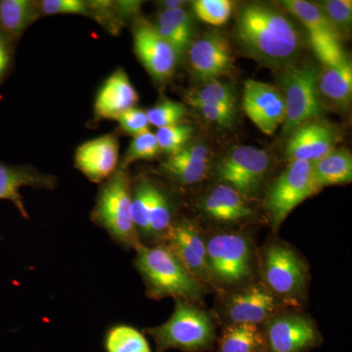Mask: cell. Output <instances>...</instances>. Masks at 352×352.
<instances>
[{"mask_svg": "<svg viewBox=\"0 0 352 352\" xmlns=\"http://www.w3.org/2000/svg\"><path fill=\"white\" fill-rule=\"evenodd\" d=\"M263 284L286 307H295L307 296V264L289 245L275 241L263 249L261 254Z\"/></svg>", "mask_w": 352, "mask_h": 352, "instance_id": "6", "label": "cell"}, {"mask_svg": "<svg viewBox=\"0 0 352 352\" xmlns=\"http://www.w3.org/2000/svg\"><path fill=\"white\" fill-rule=\"evenodd\" d=\"M28 186L52 189L56 186V179L28 166L0 163V200L11 201L24 219H29V214L20 192Z\"/></svg>", "mask_w": 352, "mask_h": 352, "instance_id": "19", "label": "cell"}, {"mask_svg": "<svg viewBox=\"0 0 352 352\" xmlns=\"http://www.w3.org/2000/svg\"><path fill=\"white\" fill-rule=\"evenodd\" d=\"M280 6L305 25L321 65L333 63L346 56L342 47V36L316 4L305 0H283Z\"/></svg>", "mask_w": 352, "mask_h": 352, "instance_id": "11", "label": "cell"}, {"mask_svg": "<svg viewBox=\"0 0 352 352\" xmlns=\"http://www.w3.org/2000/svg\"><path fill=\"white\" fill-rule=\"evenodd\" d=\"M337 131L330 124L319 120L298 127L288 138L285 155L289 162L315 163L336 149Z\"/></svg>", "mask_w": 352, "mask_h": 352, "instance_id": "17", "label": "cell"}, {"mask_svg": "<svg viewBox=\"0 0 352 352\" xmlns=\"http://www.w3.org/2000/svg\"><path fill=\"white\" fill-rule=\"evenodd\" d=\"M34 19V6L28 0H0V27L11 34L24 32Z\"/></svg>", "mask_w": 352, "mask_h": 352, "instance_id": "27", "label": "cell"}, {"mask_svg": "<svg viewBox=\"0 0 352 352\" xmlns=\"http://www.w3.org/2000/svg\"><path fill=\"white\" fill-rule=\"evenodd\" d=\"M263 325L267 352H308L323 342L316 323L302 312L281 311Z\"/></svg>", "mask_w": 352, "mask_h": 352, "instance_id": "9", "label": "cell"}, {"mask_svg": "<svg viewBox=\"0 0 352 352\" xmlns=\"http://www.w3.org/2000/svg\"><path fill=\"white\" fill-rule=\"evenodd\" d=\"M9 62H10V55H9L8 47L6 41L0 36V78L6 75Z\"/></svg>", "mask_w": 352, "mask_h": 352, "instance_id": "41", "label": "cell"}, {"mask_svg": "<svg viewBox=\"0 0 352 352\" xmlns=\"http://www.w3.org/2000/svg\"><path fill=\"white\" fill-rule=\"evenodd\" d=\"M318 85L322 99H327L340 109L349 107L352 94V65L347 54L339 61L322 65L319 69Z\"/></svg>", "mask_w": 352, "mask_h": 352, "instance_id": "22", "label": "cell"}, {"mask_svg": "<svg viewBox=\"0 0 352 352\" xmlns=\"http://www.w3.org/2000/svg\"><path fill=\"white\" fill-rule=\"evenodd\" d=\"M317 193L312 180V163L289 162L266 192L265 208L272 228L277 230L292 210Z\"/></svg>", "mask_w": 352, "mask_h": 352, "instance_id": "8", "label": "cell"}, {"mask_svg": "<svg viewBox=\"0 0 352 352\" xmlns=\"http://www.w3.org/2000/svg\"><path fill=\"white\" fill-rule=\"evenodd\" d=\"M312 180L317 191L324 187L349 184L352 182V157L344 149H333L312 163Z\"/></svg>", "mask_w": 352, "mask_h": 352, "instance_id": "23", "label": "cell"}, {"mask_svg": "<svg viewBox=\"0 0 352 352\" xmlns=\"http://www.w3.org/2000/svg\"><path fill=\"white\" fill-rule=\"evenodd\" d=\"M286 305L263 283H252L231 292L224 310L230 324L263 325Z\"/></svg>", "mask_w": 352, "mask_h": 352, "instance_id": "12", "label": "cell"}, {"mask_svg": "<svg viewBox=\"0 0 352 352\" xmlns=\"http://www.w3.org/2000/svg\"><path fill=\"white\" fill-rule=\"evenodd\" d=\"M153 338L156 352L176 349L182 352L212 351L217 335L214 319L197 303L175 300V309L168 321L157 327L144 329Z\"/></svg>", "mask_w": 352, "mask_h": 352, "instance_id": "3", "label": "cell"}, {"mask_svg": "<svg viewBox=\"0 0 352 352\" xmlns=\"http://www.w3.org/2000/svg\"><path fill=\"white\" fill-rule=\"evenodd\" d=\"M41 12L44 15L55 14H78L88 15L85 2L80 0H43L41 2Z\"/></svg>", "mask_w": 352, "mask_h": 352, "instance_id": "38", "label": "cell"}, {"mask_svg": "<svg viewBox=\"0 0 352 352\" xmlns=\"http://www.w3.org/2000/svg\"><path fill=\"white\" fill-rule=\"evenodd\" d=\"M135 251L134 265L150 298H173L197 305L204 302L208 287L200 283L166 245L141 243Z\"/></svg>", "mask_w": 352, "mask_h": 352, "instance_id": "2", "label": "cell"}, {"mask_svg": "<svg viewBox=\"0 0 352 352\" xmlns=\"http://www.w3.org/2000/svg\"><path fill=\"white\" fill-rule=\"evenodd\" d=\"M157 27L166 28L177 32L183 38L191 41L194 36V22L188 11L184 8L180 9H164L157 15Z\"/></svg>", "mask_w": 352, "mask_h": 352, "instance_id": "36", "label": "cell"}, {"mask_svg": "<svg viewBox=\"0 0 352 352\" xmlns=\"http://www.w3.org/2000/svg\"><path fill=\"white\" fill-rule=\"evenodd\" d=\"M170 201L163 191L155 186L149 214V236L153 240H163L173 224Z\"/></svg>", "mask_w": 352, "mask_h": 352, "instance_id": "30", "label": "cell"}, {"mask_svg": "<svg viewBox=\"0 0 352 352\" xmlns=\"http://www.w3.org/2000/svg\"><path fill=\"white\" fill-rule=\"evenodd\" d=\"M193 10L199 19L212 25L226 24L233 11V3L229 0H197Z\"/></svg>", "mask_w": 352, "mask_h": 352, "instance_id": "32", "label": "cell"}, {"mask_svg": "<svg viewBox=\"0 0 352 352\" xmlns=\"http://www.w3.org/2000/svg\"><path fill=\"white\" fill-rule=\"evenodd\" d=\"M161 170L173 182L182 185H193L203 182L210 171V164L197 163L190 160L170 155L162 164Z\"/></svg>", "mask_w": 352, "mask_h": 352, "instance_id": "26", "label": "cell"}, {"mask_svg": "<svg viewBox=\"0 0 352 352\" xmlns=\"http://www.w3.org/2000/svg\"><path fill=\"white\" fill-rule=\"evenodd\" d=\"M160 153L161 149L157 145L155 133L150 131L142 132L134 136L120 168L126 170V166L133 162L155 159L159 156Z\"/></svg>", "mask_w": 352, "mask_h": 352, "instance_id": "33", "label": "cell"}, {"mask_svg": "<svg viewBox=\"0 0 352 352\" xmlns=\"http://www.w3.org/2000/svg\"><path fill=\"white\" fill-rule=\"evenodd\" d=\"M329 22L337 30L340 36L351 32L352 23L351 0H326L316 3Z\"/></svg>", "mask_w": 352, "mask_h": 352, "instance_id": "31", "label": "cell"}, {"mask_svg": "<svg viewBox=\"0 0 352 352\" xmlns=\"http://www.w3.org/2000/svg\"><path fill=\"white\" fill-rule=\"evenodd\" d=\"M163 242L200 283L212 288L206 239L193 222L185 219L173 222Z\"/></svg>", "mask_w": 352, "mask_h": 352, "instance_id": "13", "label": "cell"}, {"mask_svg": "<svg viewBox=\"0 0 352 352\" xmlns=\"http://www.w3.org/2000/svg\"><path fill=\"white\" fill-rule=\"evenodd\" d=\"M319 69L311 63L296 62L282 69L278 76L286 103V119L282 124V134L286 138L323 115L325 109L319 91Z\"/></svg>", "mask_w": 352, "mask_h": 352, "instance_id": "4", "label": "cell"}, {"mask_svg": "<svg viewBox=\"0 0 352 352\" xmlns=\"http://www.w3.org/2000/svg\"><path fill=\"white\" fill-rule=\"evenodd\" d=\"M186 2L182 1V0H166V1L163 2V6L164 9H180L183 8V6H185Z\"/></svg>", "mask_w": 352, "mask_h": 352, "instance_id": "42", "label": "cell"}, {"mask_svg": "<svg viewBox=\"0 0 352 352\" xmlns=\"http://www.w3.org/2000/svg\"><path fill=\"white\" fill-rule=\"evenodd\" d=\"M193 127L187 124H175V126L157 129L156 133L157 142L161 151L173 155L182 149L191 138Z\"/></svg>", "mask_w": 352, "mask_h": 352, "instance_id": "34", "label": "cell"}, {"mask_svg": "<svg viewBox=\"0 0 352 352\" xmlns=\"http://www.w3.org/2000/svg\"><path fill=\"white\" fill-rule=\"evenodd\" d=\"M119 122L122 131L136 136L146 131H149V120L144 111L135 107L129 109L120 113L115 119Z\"/></svg>", "mask_w": 352, "mask_h": 352, "instance_id": "37", "label": "cell"}, {"mask_svg": "<svg viewBox=\"0 0 352 352\" xmlns=\"http://www.w3.org/2000/svg\"><path fill=\"white\" fill-rule=\"evenodd\" d=\"M203 210L210 219L226 223L245 221L254 214L247 199L224 183L212 188L204 199Z\"/></svg>", "mask_w": 352, "mask_h": 352, "instance_id": "21", "label": "cell"}, {"mask_svg": "<svg viewBox=\"0 0 352 352\" xmlns=\"http://www.w3.org/2000/svg\"><path fill=\"white\" fill-rule=\"evenodd\" d=\"M175 156L197 162V163H208L210 162V151L205 145H186L180 151L175 153Z\"/></svg>", "mask_w": 352, "mask_h": 352, "instance_id": "40", "label": "cell"}, {"mask_svg": "<svg viewBox=\"0 0 352 352\" xmlns=\"http://www.w3.org/2000/svg\"><path fill=\"white\" fill-rule=\"evenodd\" d=\"M138 94L129 76L118 69L106 80L95 100V113L104 119H115L120 113L133 108Z\"/></svg>", "mask_w": 352, "mask_h": 352, "instance_id": "20", "label": "cell"}, {"mask_svg": "<svg viewBox=\"0 0 352 352\" xmlns=\"http://www.w3.org/2000/svg\"><path fill=\"white\" fill-rule=\"evenodd\" d=\"M208 272L212 288L235 291L249 283L254 274L251 241L239 233H219L206 240Z\"/></svg>", "mask_w": 352, "mask_h": 352, "instance_id": "5", "label": "cell"}, {"mask_svg": "<svg viewBox=\"0 0 352 352\" xmlns=\"http://www.w3.org/2000/svg\"><path fill=\"white\" fill-rule=\"evenodd\" d=\"M188 56L194 75L206 82L228 75L233 69L230 44L219 32H210L194 41L190 45Z\"/></svg>", "mask_w": 352, "mask_h": 352, "instance_id": "16", "label": "cell"}, {"mask_svg": "<svg viewBox=\"0 0 352 352\" xmlns=\"http://www.w3.org/2000/svg\"><path fill=\"white\" fill-rule=\"evenodd\" d=\"M155 185L142 179L131 192V219L139 238L149 236V214Z\"/></svg>", "mask_w": 352, "mask_h": 352, "instance_id": "28", "label": "cell"}, {"mask_svg": "<svg viewBox=\"0 0 352 352\" xmlns=\"http://www.w3.org/2000/svg\"><path fill=\"white\" fill-rule=\"evenodd\" d=\"M217 344V352H267L263 328L252 324H229Z\"/></svg>", "mask_w": 352, "mask_h": 352, "instance_id": "24", "label": "cell"}, {"mask_svg": "<svg viewBox=\"0 0 352 352\" xmlns=\"http://www.w3.org/2000/svg\"><path fill=\"white\" fill-rule=\"evenodd\" d=\"M119 161V142L113 135H104L83 143L75 156L76 168L90 182L99 183L113 175Z\"/></svg>", "mask_w": 352, "mask_h": 352, "instance_id": "18", "label": "cell"}, {"mask_svg": "<svg viewBox=\"0 0 352 352\" xmlns=\"http://www.w3.org/2000/svg\"><path fill=\"white\" fill-rule=\"evenodd\" d=\"M184 100L192 107L198 105H215L235 109L236 98L232 88L229 85L212 80L190 91L185 96Z\"/></svg>", "mask_w": 352, "mask_h": 352, "instance_id": "29", "label": "cell"}, {"mask_svg": "<svg viewBox=\"0 0 352 352\" xmlns=\"http://www.w3.org/2000/svg\"><path fill=\"white\" fill-rule=\"evenodd\" d=\"M134 50L150 75L157 82H166L175 74L179 55L157 34L154 25L139 23L133 32Z\"/></svg>", "mask_w": 352, "mask_h": 352, "instance_id": "15", "label": "cell"}, {"mask_svg": "<svg viewBox=\"0 0 352 352\" xmlns=\"http://www.w3.org/2000/svg\"><path fill=\"white\" fill-rule=\"evenodd\" d=\"M146 113L149 124L161 129L180 124L187 115V109L178 102L164 100L150 109Z\"/></svg>", "mask_w": 352, "mask_h": 352, "instance_id": "35", "label": "cell"}, {"mask_svg": "<svg viewBox=\"0 0 352 352\" xmlns=\"http://www.w3.org/2000/svg\"><path fill=\"white\" fill-rule=\"evenodd\" d=\"M245 115L266 135H272L286 119V103L279 88L258 80H248L243 94Z\"/></svg>", "mask_w": 352, "mask_h": 352, "instance_id": "14", "label": "cell"}, {"mask_svg": "<svg viewBox=\"0 0 352 352\" xmlns=\"http://www.w3.org/2000/svg\"><path fill=\"white\" fill-rule=\"evenodd\" d=\"M235 38L245 54L270 68L296 63L302 39L288 16L265 3H248L236 18Z\"/></svg>", "mask_w": 352, "mask_h": 352, "instance_id": "1", "label": "cell"}, {"mask_svg": "<svg viewBox=\"0 0 352 352\" xmlns=\"http://www.w3.org/2000/svg\"><path fill=\"white\" fill-rule=\"evenodd\" d=\"M270 157L264 150L239 146L222 157L217 166L221 183L229 185L245 199L258 195L267 176Z\"/></svg>", "mask_w": 352, "mask_h": 352, "instance_id": "10", "label": "cell"}, {"mask_svg": "<svg viewBox=\"0 0 352 352\" xmlns=\"http://www.w3.org/2000/svg\"><path fill=\"white\" fill-rule=\"evenodd\" d=\"M131 208V182L120 168L102 186L91 219L122 247L136 250L142 242L132 221Z\"/></svg>", "mask_w": 352, "mask_h": 352, "instance_id": "7", "label": "cell"}, {"mask_svg": "<svg viewBox=\"0 0 352 352\" xmlns=\"http://www.w3.org/2000/svg\"><path fill=\"white\" fill-rule=\"evenodd\" d=\"M104 346L106 352H152L144 333L124 324L109 329Z\"/></svg>", "mask_w": 352, "mask_h": 352, "instance_id": "25", "label": "cell"}, {"mask_svg": "<svg viewBox=\"0 0 352 352\" xmlns=\"http://www.w3.org/2000/svg\"><path fill=\"white\" fill-rule=\"evenodd\" d=\"M197 110L208 122H214L220 126H230L235 117V109L221 107L215 105H198Z\"/></svg>", "mask_w": 352, "mask_h": 352, "instance_id": "39", "label": "cell"}]
</instances>
